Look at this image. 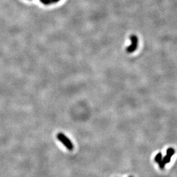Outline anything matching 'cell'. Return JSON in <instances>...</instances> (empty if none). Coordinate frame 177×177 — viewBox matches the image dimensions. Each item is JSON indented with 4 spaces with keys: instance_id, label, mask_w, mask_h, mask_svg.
Here are the masks:
<instances>
[{
    "instance_id": "6da1fadb",
    "label": "cell",
    "mask_w": 177,
    "mask_h": 177,
    "mask_svg": "<svg viewBox=\"0 0 177 177\" xmlns=\"http://www.w3.org/2000/svg\"><path fill=\"white\" fill-rule=\"evenodd\" d=\"M56 137L58 140L66 147L67 149L70 151H72L74 149V145L72 142L64 133L62 132L58 133L56 135Z\"/></svg>"
},
{
    "instance_id": "7a4b0ae2",
    "label": "cell",
    "mask_w": 177,
    "mask_h": 177,
    "mask_svg": "<svg viewBox=\"0 0 177 177\" xmlns=\"http://www.w3.org/2000/svg\"><path fill=\"white\" fill-rule=\"evenodd\" d=\"M174 154V151L172 149H169L167 150V155L165 156V158L163 159V162H161V163H159L161 168H163L165 165L169 162V161H170V159L172 158V155H173Z\"/></svg>"
},
{
    "instance_id": "3957f363",
    "label": "cell",
    "mask_w": 177,
    "mask_h": 177,
    "mask_svg": "<svg viewBox=\"0 0 177 177\" xmlns=\"http://www.w3.org/2000/svg\"><path fill=\"white\" fill-rule=\"evenodd\" d=\"M131 40H132V45H131L130 47H128L127 51L128 52H133V51L135 50V47H136V45H135V44H136V42H137L136 36H132V37H131Z\"/></svg>"
},
{
    "instance_id": "277c9868",
    "label": "cell",
    "mask_w": 177,
    "mask_h": 177,
    "mask_svg": "<svg viewBox=\"0 0 177 177\" xmlns=\"http://www.w3.org/2000/svg\"><path fill=\"white\" fill-rule=\"evenodd\" d=\"M40 2L43 4L45 5H48L51 4V0H40Z\"/></svg>"
},
{
    "instance_id": "5b68a950",
    "label": "cell",
    "mask_w": 177,
    "mask_h": 177,
    "mask_svg": "<svg viewBox=\"0 0 177 177\" xmlns=\"http://www.w3.org/2000/svg\"><path fill=\"white\" fill-rule=\"evenodd\" d=\"M155 160L157 162H159V163H161L162 162V155H161V153L158 154V155L156 156L155 157Z\"/></svg>"
},
{
    "instance_id": "8992f818",
    "label": "cell",
    "mask_w": 177,
    "mask_h": 177,
    "mask_svg": "<svg viewBox=\"0 0 177 177\" xmlns=\"http://www.w3.org/2000/svg\"><path fill=\"white\" fill-rule=\"evenodd\" d=\"M51 3L52 4H54V3H57L60 0H51Z\"/></svg>"
}]
</instances>
